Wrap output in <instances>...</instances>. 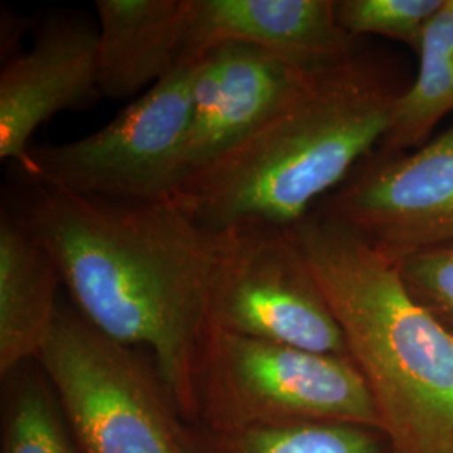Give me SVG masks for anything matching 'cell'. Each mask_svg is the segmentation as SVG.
<instances>
[{
	"label": "cell",
	"mask_w": 453,
	"mask_h": 453,
	"mask_svg": "<svg viewBox=\"0 0 453 453\" xmlns=\"http://www.w3.org/2000/svg\"><path fill=\"white\" fill-rule=\"evenodd\" d=\"M403 88L357 48L312 69L259 127L180 181L173 196L213 232L297 226L381 145Z\"/></svg>",
	"instance_id": "cell-2"
},
{
	"label": "cell",
	"mask_w": 453,
	"mask_h": 453,
	"mask_svg": "<svg viewBox=\"0 0 453 453\" xmlns=\"http://www.w3.org/2000/svg\"><path fill=\"white\" fill-rule=\"evenodd\" d=\"M418 74L396 99L388 131L378 153L398 155L428 142L430 133L453 111V0L423 34Z\"/></svg>",
	"instance_id": "cell-14"
},
{
	"label": "cell",
	"mask_w": 453,
	"mask_h": 453,
	"mask_svg": "<svg viewBox=\"0 0 453 453\" xmlns=\"http://www.w3.org/2000/svg\"><path fill=\"white\" fill-rule=\"evenodd\" d=\"M2 453H84L39 361L5 374Z\"/></svg>",
	"instance_id": "cell-16"
},
{
	"label": "cell",
	"mask_w": 453,
	"mask_h": 453,
	"mask_svg": "<svg viewBox=\"0 0 453 453\" xmlns=\"http://www.w3.org/2000/svg\"><path fill=\"white\" fill-rule=\"evenodd\" d=\"M309 71L247 44L205 52L196 61L183 179L256 130Z\"/></svg>",
	"instance_id": "cell-10"
},
{
	"label": "cell",
	"mask_w": 453,
	"mask_h": 453,
	"mask_svg": "<svg viewBox=\"0 0 453 453\" xmlns=\"http://www.w3.org/2000/svg\"><path fill=\"white\" fill-rule=\"evenodd\" d=\"M314 211L395 264L453 242V125L413 151H374Z\"/></svg>",
	"instance_id": "cell-8"
},
{
	"label": "cell",
	"mask_w": 453,
	"mask_h": 453,
	"mask_svg": "<svg viewBox=\"0 0 453 453\" xmlns=\"http://www.w3.org/2000/svg\"><path fill=\"white\" fill-rule=\"evenodd\" d=\"M17 211L76 311L104 336L148 351L192 421V366L224 232L196 222L175 196L123 202L33 187Z\"/></svg>",
	"instance_id": "cell-1"
},
{
	"label": "cell",
	"mask_w": 453,
	"mask_h": 453,
	"mask_svg": "<svg viewBox=\"0 0 453 453\" xmlns=\"http://www.w3.org/2000/svg\"><path fill=\"white\" fill-rule=\"evenodd\" d=\"M396 267L410 294L453 333V242L421 250Z\"/></svg>",
	"instance_id": "cell-18"
},
{
	"label": "cell",
	"mask_w": 453,
	"mask_h": 453,
	"mask_svg": "<svg viewBox=\"0 0 453 453\" xmlns=\"http://www.w3.org/2000/svg\"><path fill=\"white\" fill-rule=\"evenodd\" d=\"M395 453H453V333L395 262L312 211L294 226Z\"/></svg>",
	"instance_id": "cell-3"
},
{
	"label": "cell",
	"mask_w": 453,
	"mask_h": 453,
	"mask_svg": "<svg viewBox=\"0 0 453 453\" xmlns=\"http://www.w3.org/2000/svg\"><path fill=\"white\" fill-rule=\"evenodd\" d=\"M99 95L97 26L80 17L48 20L33 48L2 65L0 160L24 168L35 131Z\"/></svg>",
	"instance_id": "cell-9"
},
{
	"label": "cell",
	"mask_w": 453,
	"mask_h": 453,
	"mask_svg": "<svg viewBox=\"0 0 453 453\" xmlns=\"http://www.w3.org/2000/svg\"><path fill=\"white\" fill-rule=\"evenodd\" d=\"M183 453H395L381 430L349 423H297L222 432L181 420Z\"/></svg>",
	"instance_id": "cell-15"
},
{
	"label": "cell",
	"mask_w": 453,
	"mask_h": 453,
	"mask_svg": "<svg viewBox=\"0 0 453 453\" xmlns=\"http://www.w3.org/2000/svg\"><path fill=\"white\" fill-rule=\"evenodd\" d=\"M194 418L235 432L297 423L381 430L372 393L349 357L254 340L207 324L192 366Z\"/></svg>",
	"instance_id": "cell-4"
},
{
	"label": "cell",
	"mask_w": 453,
	"mask_h": 453,
	"mask_svg": "<svg viewBox=\"0 0 453 453\" xmlns=\"http://www.w3.org/2000/svg\"><path fill=\"white\" fill-rule=\"evenodd\" d=\"M222 44L265 49L304 69L338 63L357 49L336 0H194L183 65Z\"/></svg>",
	"instance_id": "cell-11"
},
{
	"label": "cell",
	"mask_w": 453,
	"mask_h": 453,
	"mask_svg": "<svg viewBox=\"0 0 453 453\" xmlns=\"http://www.w3.org/2000/svg\"><path fill=\"white\" fill-rule=\"evenodd\" d=\"M37 361L82 452L183 453V418L145 349L61 306Z\"/></svg>",
	"instance_id": "cell-5"
},
{
	"label": "cell",
	"mask_w": 453,
	"mask_h": 453,
	"mask_svg": "<svg viewBox=\"0 0 453 453\" xmlns=\"http://www.w3.org/2000/svg\"><path fill=\"white\" fill-rule=\"evenodd\" d=\"M196 63L179 67L80 140L33 146L20 168L34 187L123 202L170 198L183 179Z\"/></svg>",
	"instance_id": "cell-6"
},
{
	"label": "cell",
	"mask_w": 453,
	"mask_h": 453,
	"mask_svg": "<svg viewBox=\"0 0 453 453\" xmlns=\"http://www.w3.org/2000/svg\"><path fill=\"white\" fill-rule=\"evenodd\" d=\"M63 284L56 262L22 215H0V374L37 359L61 304Z\"/></svg>",
	"instance_id": "cell-13"
},
{
	"label": "cell",
	"mask_w": 453,
	"mask_h": 453,
	"mask_svg": "<svg viewBox=\"0 0 453 453\" xmlns=\"http://www.w3.org/2000/svg\"><path fill=\"white\" fill-rule=\"evenodd\" d=\"M101 96H142L183 67L194 0H97Z\"/></svg>",
	"instance_id": "cell-12"
},
{
	"label": "cell",
	"mask_w": 453,
	"mask_h": 453,
	"mask_svg": "<svg viewBox=\"0 0 453 453\" xmlns=\"http://www.w3.org/2000/svg\"><path fill=\"white\" fill-rule=\"evenodd\" d=\"M445 0H336L341 26L359 37L376 34L418 50L432 19Z\"/></svg>",
	"instance_id": "cell-17"
},
{
	"label": "cell",
	"mask_w": 453,
	"mask_h": 453,
	"mask_svg": "<svg viewBox=\"0 0 453 453\" xmlns=\"http://www.w3.org/2000/svg\"><path fill=\"white\" fill-rule=\"evenodd\" d=\"M207 324L254 340L348 357L340 324L294 226L243 224L224 232Z\"/></svg>",
	"instance_id": "cell-7"
}]
</instances>
